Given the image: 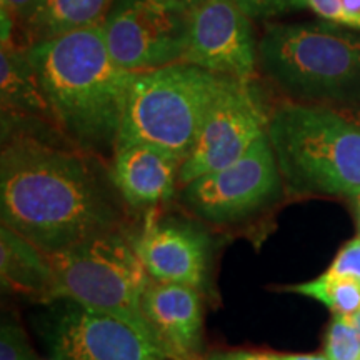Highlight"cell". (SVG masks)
<instances>
[{
  "label": "cell",
  "instance_id": "obj_25",
  "mask_svg": "<svg viewBox=\"0 0 360 360\" xmlns=\"http://www.w3.org/2000/svg\"><path fill=\"white\" fill-rule=\"evenodd\" d=\"M205 360H277L274 354L247 352V350H229V352H214Z\"/></svg>",
  "mask_w": 360,
  "mask_h": 360
},
{
  "label": "cell",
  "instance_id": "obj_30",
  "mask_svg": "<svg viewBox=\"0 0 360 360\" xmlns=\"http://www.w3.org/2000/svg\"><path fill=\"white\" fill-rule=\"evenodd\" d=\"M359 360H360V359H359Z\"/></svg>",
  "mask_w": 360,
  "mask_h": 360
},
{
  "label": "cell",
  "instance_id": "obj_22",
  "mask_svg": "<svg viewBox=\"0 0 360 360\" xmlns=\"http://www.w3.org/2000/svg\"><path fill=\"white\" fill-rule=\"evenodd\" d=\"M327 272L360 282V236L342 247Z\"/></svg>",
  "mask_w": 360,
  "mask_h": 360
},
{
  "label": "cell",
  "instance_id": "obj_21",
  "mask_svg": "<svg viewBox=\"0 0 360 360\" xmlns=\"http://www.w3.org/2000/svg\"><path fill=\"white\" fill-rule=\"evenodd\" d=\"M252 20H269L297 11V0H232Z\"/></svg>",
  "mask_w": 360,
  "mask_h": 360
},
{
  "label": "cell",
  "instance_id": "obj_12",
  "mask_svg": "<svg viewBox=\"0 0 360 360\" xmlns=\"http://www.w3.org/2000/svg\"><path fill=\"white\" fill-rule=\"evenodd\" d=\"M143 267L152 281L182 283L200 289L207 274V237L192 225L148 215L135 240Z\"/></svg>",
  "mask_w": 360,
  "mask_h": 360
},
{
  "label": "cell",
  "instance_id": "obj_13",
  "mask_svg": "<svg viewBox=\"0 0 360 360\" xmlns=\"http://www.w3.org/2000/svg\"><path fill=\"white\" fill-rule=\"evenodd\" d=\"M142 307L165 359L202 360L204 309L199 289L150 278Z\"/></svg>",
  "mask_w": 360,
  "mask_h": 360
},
{
  "label": "cell",
  "instance_id": "obj_2",
  "mask_svg": "<svg viewBox=\"0 0 360 360\" xmlns=\"http://www.w3.org/2000/svg\"><path fill=\"white\" fill-rule=\"evenodd\" d=\"M25 52L51 103L53 127L90 154L114 155L135 74L112 58L101 27Z\"/></svg>",
  "mask_w": 360,
  "mask_h": 360
},
{
  "label": "cell",
  "instance_id": "obj_18",
  "mask_svg": "<svg viewBox=\"0 0 360 360\" xmlns=\"http://www.w3.org/2000/svg\"><path fill=\"white\" fill-rule=\"evenodd\" d=\"M283 290L310 297L330 309L334 315H354L360 310V282L349 277L323 272L309 282L285 285Z\"/></svg>",
  "mask_w": 360,
  "mask_h": 360
},
{
  "label": "cell",
  "instance_id": "obj_26",
  "mask_svg": "<svg viewBox=\"0 0 360 360\" xmlns=\"http://www.w3.org/2000/svg\"><path fill=\"white\" fill-rule=\"evenodd\" d=\"M277 360H330L326 354H274Z\"/></svg>",
  "mask_w": 360,
  "mask_h": 360
},
{
  "label": "cell",
  "instance_id": "obj_24",
  "mask_svg": "<svg viewBox=\"0 0 360 360\" xmlns=\"http://www.w3.org/2000/svg\"><path fill=\"white\" fill-rule=\"evenodd\" d=\"M334 24H340L350 27V29L360 30V0H334Z\"/></svg>",
  "mask_w": 360,
  "mask_h": 360
},
{
  "label": "cell",
  "instance_id": "obj_23",
  "mask_svg": "<svg viewBox=\"0 0 360 360\" xmlns=\"http://www.w3.org/2000/svg\"><path fill=\"white\" fill-rule=\"evenodd\" d=\"M40 0H0L2 12L11 15L15 24V30H20L27 24V20L32 17Z\"/></svg>",
  "mask_w": 360,
  "mask_h": 360
},
{
  "label": "cell",
  "instance_id": "obj_11",
  "mask_svg": "<svg viewBox=\"0 0 360 360\" xmlns=\"http://www.w3.org/2000/svg\"><path fill=\"white\" fill-rule=\"evenodd\" d=\"M64 302L45 328L47 360H167L124 322Z\"/></svg>",
  "mask_w": 360,
  "mask_h": 360
},
{
  "label": "cell",
  "instance_id": "obj_19",
  "mask_svg": "<svg viewBox=\"0 0 360 360\" xmlns=\"http://www.w3.org/2000/svg\"><path fill=\"white\" fill-rule=\"evenodd\" d=\"M323 354L330 360L360 359V337L347 315H334L327 328Z\"/></svg>",
  "mask_w": 360,
  "mask_h": 360
},
{
  "label": "cell",
  "instance_id": "obj_15",
  "mask_svg": "<svg viewBox=\"0 0 360 360\" xmlns=\"http://www.w3.org/2000/svg\"><path fill=\"white\" fill-rule=\"evenodd\" d=\"M0 277L7 290L35 302H57L49 255L6 225L0 229Z\"/></svg>",
  "mask_w": 360,
  "mask_h": 360
},
{
  "label": "cell",
  "instance_id": "obj_17",
  "mask_svg": "<svg viewBox=\"0 0 360 360\" xmlns=\"http://www.w3.org/2000/svg\"><path fill=\"white\" fill-rule=\"evenodd\" d=\"M115 0H40L27 24L19 30L24 49L30 45L102 27Z\"/></svg>",
  "mask_w": 360,
  "mask_h": 360
},
{
  "label": "cell",
  "instance_id": "obj_9",
  "mask_svg": "<svg viewBox=\"0 0 360 360\" xmlns=\"http://www.w3.org/2000/svg\"><path fill=\"white\" fill-rule=\"evenodd\" d=\"M270 112L252 82L231 80L207 115L179 174L184 187L202 175L229 167L267 134Z\"/></svg>",
  "mask_w": 360,
  "mask_h": 360
},
{
  "label": "cell",
  "instance_id": "obj_29",
  "mask_svg": "<svg viewBox=\"0 0 360 360\" xmlns=\"http://www.w3.org/2000/svg\"><path fill=\"white\" fill-rule=\"evenodd\" d=\"M355 207H357V225H359V236H360V193L355 197Z\"/></svg>",
  "mask_w": 360,
  "mask_h": 360
},
{
  "label": "cell",
  "instance_id": "obj_8",
  "mask_svg": "<svg viewBox=\"0 0 360 360\" xmlns=\"http://www.w3.org/2000/svg\"><path fill=\"white\" fill-rule=\"evenodd\" d=\"M282 186L281 170L265 134L229 167L180 187V200L205 222L229 224L272 204Z\"/></svg>",
  "mask_w": 360,
  "mask_h": 360
},
{
  "label": "cell",
  "instance_id": "obj_4",
  "mask_svg": "<svg viewBox=\"0 0 360 360\" xmlns=\"http://www.w3.org/2000/svg\"><path fill=\"white\" fill-rule=\"evenodd\" d=\"M259 70L289 101L360 103V30L327 20L270 24L259 39Z\"/></svg>",
  "mask_w": 360,
  "mask_h": 360
},
{
  "label": "cell",
  "instance_id": "obj_5",
  "mask_svg": "<svg viewBox=\"0 0 360 360\" xmlns=\"http://www.w3.org/2000/svg\"><path fill=\"white\" fill-rule=\"evenodd\" d=\"M231 80L187 62L135 74L117 146L146 143L184 164Z\"/></svg>",
  "mask_w": 360,
  "mask_h": 360
},
{
  "label": "cell",
  "instance_id": "obj_1",
  "mask_svg": "<svg viewBox=\"0 0 360 360\" xmlns=\"http://www.w3.org/2000/svg\"><path fill=\"white\" fill-rule=\"evenodd\" d=\"M90 155L29 132L8 135L0 154L2 225L45 254L122 231L117 188Z\"/></svg>",
  "mask_w": 360,
  "mask_h": 360
},
{
  "label": "cell",
  "instance_id": "obj_28",
  "mask_svg": "<svg viewBox=\"0 0 360 360\" xmlns=\"http://www.w3.org/2000/svg\"><path fill=\"white\" fill-rule=\"evenodd\" d=\"M179 2H182V4H186V6L191 8V11H193V8L195 7H199L200 4H204L205 0H179Z\"/></svg>",
  "mask_w": 360,
  "mask_h": 360
},
{
  "label": "cell",
  "instance_id": "obj_27",
  "mask_svg": "<svg viewBox=\"0 0 360 360\" xmlns=\"http://www.w3.org/2000/svg\"><path fill=\"white\" fill-rule=\"evenodd\" d=\"M350 322H352V326L355 327V330H357V334L360 337V310L354 315H350Z\"/></svg>",
  "mask_w": 360,
  "mask_h": 360
},
{
  "label": "cell",
  "instance_id": "obj_20",
  "mask_svg": "<svg viewBox=\"0 0 360 360\" xmlns=\"http://www.w3.org/2000/svg\"><path fill=\"white\" fill-rule=\"evenodd\" d=\"M0 360H44L30 347L24 330L13 322H4L0 332Z\"/></svg>",
  "mask_w": 360,
  "mask_h": 360
},
{
  "label": "cell",
  "instance_id": "obj_16",
  "mask_svg": "<svg viewBox=\"0 0 360 360\" xmlns=\"http://www.w3.org/2000/svg\"><path fill=\"white\" fill-rule=\"evenodd\" d=\"M0 103L4 124L12 120H44L53 125V117L37 72L25 49L2 47L0 53Z\"/></svg>",
  "mask_w": 360,
  "mask_h": 360
},
{
  "label": "cell",
  "instance_id": "obj_7",
  "mask_svg": "<svg viewBox=\"0 0 360 360\" xmlns=\"http://www.w3.org/2000/svg\"><path fill=\"white\" fill-rule=\"evenodd\" d=\"M191 15L179 0H115L101 29L117 64L141 74L184 62Z\"/></svg>",
  "mask_w": 360,
  "mask_h": 360
},
{
  "label": "cell",
  "instance_id": "obj_14",
  "mask_svg": "<svg viewBox=\"0 0 360 360\" xmlns=\"http://www.w3.org/2000/svg\"><path fill=\"white\" fill-rule=\"evenodd\" d=\"M180 167L182 160L169 152L146 143H124L112 155L110 179L129 205L146 209L174 195Z\"/></svg>",
  "mask_w": 360,
  "mask_h": 360
},
{
  "label": "cell",
  "instance_id": "obj_3",
  "mask_svg": "<svg viewBox=\"0 0 360 360\" xmlns=\"http://www.w3.org/2000/svg\"><path fill=\"white\" fill-rule=\"evenodd\" d=\"M267 137L292 195L360 193V124L340 112L287 101L270 112Z\"/></svg>",
  "mask_w": 360,
  "mask_h": 360
},
{
  "label": "cell",
  "instance_id": "obj_10",
  "mask_svg": "<svg viewBox=\"0 0 360 360\" xmlns=\"http://www.w3.org/2000/svg\"><path fill=\"white\" fill-rule=\"evenodd\" d=\"M252 22L232 0H205L192 11L184 62L252 82L259 70V39Z\"/></svg>",
  "mask_w": 360,
  "mask_h": 360
},
{
  "label": "cell",
  "instance_id": "obj_6",
  "mask_svg": "<svg viewBox=\"0 0 360 360\" xmlns=\"http://www.w3.org/2000/svg\"><path fill=\"white\" fill-rule=\"evenodd\" d=\"M47 255L56 276L57 300L79 304L124 322L165 359L143 314L142 295L150 276L135 240L122 231H115Z\"/></svg>",
  "mask_w": 360,
  "mask_h": 360
}]
</instances>
